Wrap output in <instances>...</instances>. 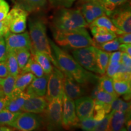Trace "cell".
<instances>
[{
  "mask_svg": "<svg viewBox=\"0 0 131 131\" xmlns=\"http://www.w3.org/2000/svg\"><path fill=\"white\" fill-rule=\"evenodd\" d=\"M49 40L54 58L63 73L71 76L78 83L88 86L98 84L100 77L83 68L68 52L61 49L50 39Z\"/></svg>",
  "mask_w": 131,
  "mask_h": 131,
  "instance_id": "cell-1",
  "label": "cell"
},
{
  "mask_svg": "<svg viewBox=\"0 0 131 131\" xmlns=\"http://www.w3.org/2000/svg\"><path fill=\"white\" fill-rule=\"evenodd\" d=\"M29 27L31 41L30 51L35 50L46 54L54 66L59 69L47 37L46 26L44 21L40 18L30 19Z\"/></svg>",
  "mask_w": 131,
  "mask_h": 131,
  "instance_id": "cell-2",
  "label": "cell"
},
{
  "mask_svg": "<svg viewBox=\"0 0 131 131\" xmlns=\"http://www.w3.org/2000/svg\"><path fill=\"white\" fill-rule=\"evenodd\" d=\"M53 38L57 45L73 49L94 46V42L84 27L68 30H55Z\"/></svg>",
  "mask_w": 131,
  "mask_h": 131,
  "instance_id": "cell-3",
  "label": "cell"
},
{
  "mask_svg": "<svg viewBox=\"0 0 131 131\" xmlns=\"http://www.w3.org/2000/svg\"><path fill=\"white\" fill-rule=\"evenodd\" d=\"M55 30H68L89 26L79 9L59 8L52 18Z\"/></svg>",
  "mask_w": 131,
  "mask_h": 131,
  "instance_id": "cell-4",
  "label": "cell"
},
{
  "mask_svg": "<svg viewBox=\"0 0 131 131\" xmlns=\"http://www.w3.org/2000/svg\"><path fill=\"white\" fill-rule=\"evenodd\" d=\"M42 114V124L49 130H56L62 127L63 97L53 98Z\"/></svg>",
  "mask_w": 131,
  "mask_h": 131,
  "instance_id": "cell-5",
  "label": "cell"
},
{
  "mask_svg": "<svg viewBox=\"0 0 131 131\" xmlns=\"http://www.w3.org/2000/svg\"><path fill=\"white\" fill-rule=\"evenodd\" d=\"M73 58L88 71L100 74L96 63V48L91 46L83 48L75 49L72 51Z\"/></svg>",
  "mask_w": 131,
  "mask_h": 131,
  "instance_id": "cell-6",
  "label": "cell"
},
{
  "mask_svg": "<svg viewBox=\"0 0 131 131\" xmlns=\"http://www.w3.org/2000/svg\"><path fill=\"white\" fill-rule=\"evenodd\" d=\"M41 124V116L34 113L21 112L9 126L18 130L32 131L40 128Z\"/></svg>",
  "mask_w": 131,
  "mask_h": 131,
  "instance_id": "cell-7",
  "label": "cell"
},
{
  "mask_svg": "<svg viewBox=\"0 0 131 131\" xmlns=\"http://www.w3.org/2000/svg\"><path fill=\"white\" fill-rule=\"evenodd\" d=\"M64 73L60 69L53 67V70L49 74L45 96L47 100L50 101L53 98L63 97Z\"/></svg>",
  "mask_w": 131,
  "mask_h": 131,
  "instance_id": "cell-8",
  "label": "cell"
},
{
  "mask_svg": "<svg viewBox=\"0 0 131 131\" xmlns=\"http://www.w3.org/2000/svg\"><path fill=\"white\" fill-rule=\"evenodd\" d=\"M28 14L24 10L15 5L6 16L9 23L10 32L14 34L24 32L26 29V21Z\"/></svg>",
  "mask_w": 131,
  "mask_h": 131,
  "instance_id": "cell-9",
  "label": "cell"
},
{
  "mask_svg": "<svg viewBox=\"0 0 131 131\" xmlns=\"http://www.w3.org/2000/svg\"><path fill=\"white\" fill-rule=\"evenodd\" d=\"M79 119L75 112V102L73 100L69 98L64 93L63 95V114H62V127L69 129L77 127Z\"/></svg>",
  "mask_w": 131,
  "mask_h": 131,
  "instance_id": "cell-10",
  "label": "cell"
},
{
  "mask_svg": "<svg viewBox=\"0 0 131 131\" xmlns=\"http://www.w3.org/2000/svg\"><path fill=\"white\" fill-rule=\"evenodd\" d=\"M4 38L7 52L15 51L21 49L30 50L31 41L28 32L14 34L9 32Z\"/></svg>",
  "mask_w": 131,
  "mask_h": 131,
  "instance_id": "cell-11",
  "label": "cell"
},
{
  "mask_svg": "<svg viewBox=\"0 0 131 131\" xmlns=\"http://www.w3.org/2000/svg\"><path fill=\"white\" fill-rule=\"evenodd\" d=\"M107 16L118 29L125 33L131 32V13L130 7L116 8Z\"/></svg>",
  "mask_w": 131,
  "mask_h": 131,
  "instance_id": "cell-12",
  "label": "cell"
},
{
  "mask_svg": "<svg viewBox=\"0 0 131 131\" xmlns=\"http://www.w3.org/2000/svg\"><path fill=\"white\" fill-rule=\"evenodd\" d=\"M63 91L66 96L74 100L86 95L89 90L88 86L78 83L71 76L64 73Z\"/></svg>",
  "mask_w": 131,
  "mask_h": 131,
  "instance_id": "cell-13",
  "label": "cell"
},
{
  "mask_svg": "<svg viewBox=\"0 0 131 131\" xmlns=\"http://www.w3.org/2000/svg\"><path fill=\"white\" fill-rule=\"evenodd\" d=\"M80 5V12L89 25L98 17L106 15L104 8L98 1H86Z\"/></svg>",
  "mask_w": 131,
  "mask_h": 131,
  "instance_id": "cell-14",
  "label": "cell"
},
{
  "mask_svg": "<svg viewBox=\"0 0 131 131\" xmlns=\"http://www.w3.org/2000/svg\"><path fill=\"white\" fill-rule=\"evenodd\" d=\"M75 112L79 121H82L92 115L95 101L91 96H83L75 100Z\"/></svg>",
  "mask_w": 131,
  "mask_h": 131,
  "instance_id": "cell-15",
  "label": "cell"
},
{
  "mask_svg": "<svg viewBox=\"0 0 131 131\" xmlns=\"http://www.w3.org/2000/svg\"><path fill=\"white\" fill-rule=\"evenodd\" d=\"M48 105V101L45 96H29L26 100L22 107L23 112L41 114Z\"/></svg>",
  "mask_w": 131,
  "mask_h": 131,
  "instance_id": "cell-16",
  "label": "cell"
},
{
  "mask_svg": "<svg viewBox=\"0 0 131 131\" xmlns=\"http://www.w3.org/2000/svg\"><path fill=\"white\" fill-rule=\"evenodd\" d=\"M109 115L110 118L107 130H126V123L130 119V112L112 110Z\"/></svg>",
  "mask_w": 131,
  "mask_h": 131,
  "instance_id": "cell-17",
  "label": "cell"
},
{
  "mask_svg": "<svg viewBox=\"0 0 131 131\" xmlns=\"http://www.w3.org/2000/svg\"><path fill=\"white\" fill-rule=\"evenodd\" d=\"M28 97L29 95L25 91H19L14 89L10 95L7 97L4 109L12 112H22L24 103Z\"/></svg>",
  "mask_w": 131,
  "mask_h": 131,
  "instance_id": "cell-18",
  "label": "cell"
},
{
  "mask_svg": "<svg viewBox=\"0 0 131 131\" xmlns=\"http://www.w3.org/2000/svg\"><path fill=\"white\" fill-rule=\"evenodd\" d=\"M49 75L45 74L40 77L34 78L30 84L26 88V92L29 96H45Z\"/></svg>",
  "mask_w": 131,
  "mask_h": 131,
  "instance_id": "cell-19",
  "label": "cell"
},
{
  "mask_svg": "<svg viewBox=\"0 0 131 131\" xmlns=\"http://www.w3.org/2000/svg\"><path fill=\"white\" fill-rule=\"evenodd\" d=\"M47 0H15L16 5L28 13L40 10L46 4Z\"/></svg>",
  "mask_w": 131,
  "mask_h": 131,
  "instance_id": "cell-20",
  "label": "cell"
},
{
  "mask_svg": "<svg viewBox=\"0 0 131 131\" xmlns=\"http://www.w3.org/2000/svg\"><path fill=\"white\" fill-rule=\"evenodd\" d=\"M92 98L94 100V101L101 103V104H105V105H110L116 98L118 96H114L113 95L102 91L100 89L98 84L95 88V89L93 91L92 94Z\"/></svg>",
  "mask_w": 131,
  "mask_h": 131,
  "instance_id": "cell-21",
  "label": "cell"
},
{
  "mask_svg": "<svg viewBox=\"0 0 131 131\" xmlns=\"http://www.w3.org/2000/svg\"><path fill=\"white\" fill-rule=\"evenodd\" d=\"M89 27H92V26H98V27H104V28L107 29L108 30L112 31V32L115 33L117 35L125 33L123 31L121 30L120 29H118L113 24V23L111 20V19L106 15L100 16L98 18L95 19L92 23L89 24Z\"/></svg>",
  "mask_w": 131,
  "mask_h": 131,
  "instance_id": "cell-22",
  "label": "cell"
},
{
  "mask_svg": "<svg viewBox=\"0 0 131 131\" xmlns=\"http://www.w3.org/2000/svg\"><path fill=\"white\" fill-rule=\"evenodd\" d=\"M34 58L41 67L45 74L49 75L53 70V67L50 59L46 54L35 50H30Z\"/></svg>",
  "mask_w": 131,
  "mask_h": 131,
  "instance_id": "cell-23",
  "label": "cell"
},
{
  "mask_svg": "<svg viewBox=\"0 0 131 131\" xmlns=\"http://www.w3.org/2000/svg\"><path fill=\"white\" fill-rule=\"evenodd\" d=\"M35 77V75L30 72L19 73L16 77L14 89L19 91H24Z\"/></svg>",
  "mask_w": 131,
  "mask_h": 131,
  "instance_id": "cell-24",
  "label": "cell"
},
{
  "mask_svg": "<svg viewBox=\"0 0 131 131\" xmlns=\"http://www.w3.org/2000/svg\"><path fill=\"white\" fill-rule=\"evenodd\" d=\"M30 72L34 74L36 77H40L45 74V72L40 65L37 63L34 59L33 55L31 54L28 61L26 63L24 68L21 70L20 73Z\"/></svg>",
  "mask_w": 131,
  "mask_h": 131,
  "instance_id": "cell-25",
  "label": "cell"
},
{
  "mask_svg": "<svg viewBox=\"0 0 131 131\" xmlns=\"http://www.w3.org/2000/svg\"><path fill=\"white\" fill-rule=\"evenodd\" d=\"M96 53V63L100 75H104L109 64L110 52H107L95 47Z\"/></svg>",
  "mask_w": 131,
  "mask_h": 131,
  "instance_id": "cell-26",
  "label": "cell"
},
{
  "mask_svg": "<svg viewBox=\"0 0 131 131\" xmlns=\"http://www.w3.org/2000/svg\"><path fill=\"white\" fill-rule=\"evenodd\" d=\"M6 61L7 63L9 75L16 77L20 73V69H19L18 64L16 60L15 51L7 52Z\"/></svg>",
  "mask_w": 131,
  "mask_h": 131,
  "instance_id": "cell-27",
  "label": "cell"
},
{
  "mask_svg": "<svg viewBox=\"0 0 131 131\" xmlns=\"http://www.w3.org/2000/svg\"><path fill=\"white\" fill-rule=\"evenodd\" d=\"M113 86L114 91L118 96L130 94V81L113 79Z\"/></svg>",
  "mask_w": 131,
  "mask_h": 131,
  "instance_id": "cell-28",
  "label": "cell"
},
{
  "mask_svg": "<svg viewBox=\"0 0 131 131\" xmlns=\"http://www.w3.org/2000/svg\"><path fill=\"white\" fill-rule=\"evenodd\" d=\"M16 77L9 75L5 78H0V87L4 96H9L14 89Z\"/></svg>",
  "mask_w": 131,
  "mask_h": 131,
  "instance_id": "cell-29",
  "label": "cell"
},
{
  "mask_svg": "<svg viewBox=\"0 0 131 131\" xmlns=\"http://www.w3.org/2000/svg\"><path fill=\"white\" fill-rule=\"evenodd\" d=\"M98 85L100 89L102 90V91L109 93V94H112L114 96H118L114 91V86H113V79L110 77L104 75L102 77L100 78Z\"/></svg>",
  "mask_w": 131,
  "mask_h": 131,
  "instance_id": "cell-30",
  "label": "cell"
},
{
  "mask_svg": "<svg viewBox=\"0 0 131 131\" xmlns=\"http://www.w3.org/2000/svg\"><path fill=\"white\" fill-rule=\"evenodd\" d=\"M127 0H101L100 3L104 8L106 12V15H109L118 6L125 4Z\"/></svg>",
  "mask_w": 131,
  "mask_h": 131,
  "instance_id": "cell-31",
  "label": "cell"
},
{
  "mask_svg": "<svg viewBox=\"0 0 131 131\" xmlns=\"http://www.w3.org/2000/svg\"><path fill=\"white\" fill-rule=\"evenodd\" d=\"M21 112H12L6 109H3L0 111V126H9Z\"/></svg>",
  "mask_w": 131,
  "mask_h": 131,
  "instance_id": "cell-32",
  "label": "cell"
},
{
  "mask_svg": "<svg viewBox=\"0 0 131 131\" xmlns=\"http://www.w3.org/2000/svg\"><path fill=\"white\" fill-rule=\"evenodd\" d=\"M15 53L16 60H17L21 72V70L24 68L30 58L31 55L30 51L27 49H21L15 50Z\"/></svg>",
  "mask_w": 131,
  "mask_h": 131,
  "instance_id": "cell-33",
  "label": "cell"
},
{
  "mask_svg": "<svg viewBox=\"0 0 131 131\" xmlns=\"http://www.w3.org/2000/svg\"><path fill=\"white\" fill-rule=\"evenodd\" d=\"M120 44L121 43L119 42L117 38H115L114 40L109 41L102 44H96L94 42V46L96 47L98 49H100L104 51L112 52L119 50Z\"/></svg>",
  "mask_w": 131,
  "mask_h": 131,
  "instance_id": "cell-34",
  "label": "cell"
},
{
  "mask_svg": "<svg viewBox=\"0 0 131 131\" xmlns=\"http://www.w3.org/2000/svg\"><path fill=\"white\" fill-rule=\"evenodd\" d=\"M111 109L114 111H119L123 112H130V103L123 101V100L116 98L111 104Z\"/></svg>",
  "mask_w": 131,
  "mask_h": 131,
  "instance_id": "cell-35",
  "label": "cell"
},
{
  "mask_svg": "<svg viewBox=\"0 0 131 131\" xmlns=\"http://www.w3.org/2000/svg\"><path fill=\"white\" fill-rule=\"evenodd\" d=\"M97 122L92 115L82 121H79L77 127H80L83 130L86 131H94Z\"/></svg>",
  "mask_w": 131,
  "mask_h": 131,
  "instance_id": "cell-36",
  "label": "cell"
},
{
  "mask_svg": "<svg viewBox=\"0 0 131 131\" xmlns=\"http://www.w3.org/2000/svg\"><path fill=\"white\" fill-rule=\"evenodd\" d=\"M93 36H94L93 40H94V43L96 44L104 43L117 38V35L112 32H110L107 34H100V35H94Z\"/></svg>",
  "mask_w": 131,
  "mask_h": 131,
  "instance_id": "cell-37",
  "label": "cell"
},
{
  "mask_svg": "<svg viewBox=\"0 0 131 131\" xmlns=\"http://www.w3.org/2000/svg\"><path fill=\"white\" fill-rule=\"evenodd\" d=\"M53 7L58 8H69L72 6L75 0H47Z\"/></svg>",
  "mask_w": 131,
  "mask_h": 131,
  "instance_id": "cell-38",
  "label": "cell"
},
{
  "mask_svg": "<svg viewBox=\"0 0 131 131\" xmlns=\"http://www.w3.org/2000/svg\"><path fill=\"white\" fill-rule=\"evenodd\" d=\"M109 118H110V115L109 114H106L101 120L99 121L96 123V127L94 129V131H106L108 129L109 126Z\"/></svg>",
  "mask_w": 131,
  "mask_h": 131,
  "instance_id": "cell-39",
  "label": "cell"
},
{
  "mask_svg": "<svg viewBox=\"0 0 131 131\" xmlns=\"http://www.w3.org/2000/svg\"><path fill=\"white\" fill-rule=\"evenodd\" d=\"M119 66H120V62L119 63L109 62L105 73H106V75L112 78L118 71Z\"/></svg>",
  "mask_w": 131,
  "mask_h": 131,
  "instance_id": "cell-40",
  "label": "cell"
},
{
  "mask_svg": "<svg viewBox=\"0 0 131 131\" xmlns=\"http://www.w3.org/2000/svg\"><path fill=\"white\" fill-rule=\"evenodd\" d=\"M9 32H10L9 23L6 17L4 19L0 21V38L4 37Z\"/></svg>",
  "mask_w": 131,
  "mask_h": 131,
  "instance_id": "cell-41",
  "label": "cell"
},
{
  "mask_svg": "<svg viewBox=\"0 0 131 131\" xmlns=\"http://www.w3.org/2000/svg\"><path fill=\"white\" fill-rule=\"evenodd\" d=\"M9 11V6L4 0H0V21L4 19Z\"/></svg>",
  "mask_w": 131,
  "mask_h": 131,
  "instance_id": "cell-42",
  "label": "cell"
},
{
  "mask_svg": "<svg viewBox=\"0 0 131 131\" xmlns=\"http://www.w3.org/2000/svg\"><path fill=\"white\" fill-rule=\"evenodd\" d=\"M7 52L4 37L0 38V61H6Z\"/></svg>",
  "mask_w": 131,
  "mask_h": 131,
  "instance_id": "cell-43",
  "label": "cell"
},
{
  "mask_svg": "<svg viewBox=\"0 0 131 131\" xmlns=\"http://www.w3.org/2000/svg\"><path fill=\"white\" fill-rule=\"evenodd\" d=\"M131 75L129 72H118L112 78L117 80H123V81H130Z\"/></svg>",
  "mask_w": 131,
  "mask_h": 131,
  "instance_id": "cell-44",
  "label": "cell"
},
{
  "mask_svg": "<svg viewBox=\"0 0 131 131\" xmlns=\"http://www.w3.org/2000/svg\"><path fill=\"white\" fill-rule=\"evenodd\" d=\"M90 28H91V33L93 35L107 34V33L112 32V31L108 30L104 27H98V26H92V27H90Z\"/></svg>",
  "mask_w": 131,
  "mask_h": 131,
  "instance_id": "cell-45",
  "label": "cell"
},
{
  "mask_svg": "<svg viewBox=\"0 0 131 131\" xmlns=\"http://www.w3.org/2000/svg\"><path fill=\"white\" fill-rule=\"evenodd\" d=\"M117 38L120 43H131L130 33H123L117 35Z\"/></svg>",
  "mask_w": 131,
  "mask_h": 131,
  "instance_id": "cell-46",
  "label": "cell"
},
{
  "mask_svg": "<svg viewBox=\"0 0 131 131\" xmlns=\"http://www.w3.org/2000/svg\"><path fill=\"white\" fill-rule=\"evenodd\" d=\"M9 75V73L6 61H0V78H5Z\"/></svg>",
  "mask_w": 131,
  "mask_h": 131,
  "instance_id": "cell-47",
  "label": "cell"
},
{
  "mask_svg": "<svg viewBox=\"0 0 131 131\" xmlns=\"http://www.w3.org/2000/svg\"><path fill=\"white\" fill-rule=\"evenodd\" d=\"M120 63L128 68H131V56L125 52H122Z\"/></svg>",
  "mask_w": 131,
  "mask_h": 131,
  "instance_id": "cell-48",
  "label": "cell"
},
{
  "mask_svg": "<svg viewBox=\"0 0 131 131\" xmlns=\"http://www.w3.org/2000/svg\"><path fill=\"white\" fill-rule=\"evenodd\" d=\"M122 53L121 51H114L110 54V58L109 62H115V63H119L121 61L122 57Z\"/></svg>",
  "mask_w": 131,
  "mask_h": 131,
  "instance_id": "cell-49",
  "label": "cell"
},
{
  "mask_svg": "<svg viewBox=\"0 0 131 131\" xmlns=\"http://www.w3.org/2000/svg\"><path fill=\"white\" fill-rule=\"evenodd\" d=\"M119 50L131 55V45L129 43H122V45L120 44Z\"/></svg>",
  "mask_w": 131,
  "mask_h": 131,
  "instance_id": "cell-50",
  "label": "cell"
},
{
  "mask_svg": "<svg viewBox=\"0 0 131 131\" xmlns=\"http://www.w3.org/2000/svg\"><path fill=\"white\" fill-rule=\"evenodd\" d=\"M7 100V96H3L0 97V111H1L3 109H4L5 108Z\"/></svg>",
  "mask_w": 131,
  "mask_h": 131,
  "instance_id": "cell-51",
  "label": "cell"
},
{
  "mask_svg": "<svg viewBox=\"0 0 131 131\" xmlns=\"http://www.w3.org/2000/svg\"><path fill=\"white\" fill-rule=\"evenodd\" d=\"M14 130L13 128H10V127H8L5 126H0V130H6V131H9V130Z\"/></svg>",
  "mask_w": 131,
  "mask_h": 131,
  "instance_id": "cell-52",
  "label": "cell"
},
{
  "mask_svg": "<svg viewBox=\"0 0 131 131\" xmlns=\"http://www.w3.org/2000/svg\"><path fill=\"white\" fill-rule=\"evenodd\" d=\"M98 1V2H100V1L101 0H78V3H79L80 4H81V3H84V2H86V1Z\"/></svg>",
  "mask_w": 131,
  "mask_h": 131,
  "instance_id": "cell-53",
  "label": "cell"
},
{
  "mask_svg": "<svg viewBox=\"0 0 131 131\" xmlns=\"http://www.w3.org/2000/svg\"><path fill=\"white\" fill-rule=\"evenodd\" d=\"M4 96V94H3V92L2 91V89H1V87H0V97H1V96Z\"/></svg>",
  "mask_w": 131,
  "mask_h": 131,
  "instance_id": "cell-54",
  "label": "cell"
},
{
  "mask_svg": "<svg viewBox=\"0 0 131 131\" xmlns=\"http://www.w3.org/2000/svg\"></svg>",
  "mask_w": 131,
  "mask_h": 131,
  "instance_id": "cell-55",
  "label": "cell"
}]
</instances>
